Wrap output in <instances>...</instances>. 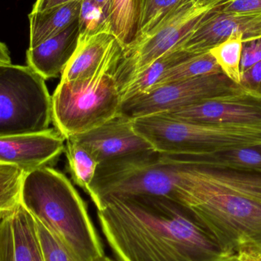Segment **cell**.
Listing matches in <instances>:
<instances>
[{
	"label": "cell",
	"instance_id": "obj_13",
	"mask_svg": "<svg viewBox=\"0 0 261 261\" xmlns=\"http://www.w3.org/2000/svg\"><path fill=\"white\" fill-rule=\"evenodd\" d=\"M65 138L57 129L0 137V162L14 164L25 173L50 167L64 151Z\"/></svg>",
	"mask_w": 261,
	"mask_h": 261
},
{
	"label": "cell",
	"instance_id": "obj_4",
	"mask_svg": "<svg viewBox=\"0 0 261 261\" xmlns=\"http://www.w3.org/2000/svg\"><path fill=\"white\" fill-rule=\"evenodd\" d=\"M134 128L162 154L202 155L261 144V126L186 122L163 114L132 119Z\"/></svg>",
	"mask_w": 261,
	"mask_h": 261
},
{
	"label": "cell",
	"instance_id": "obj_15",
	"mask_svg": "<svg viewBox=\"0 0 261 261\" xmlns=\"http://www.w3.org/2000/svg\"><path fill=\"white\" fill-rule=\"evenodd\" d=\"M0 261H44L35 218L21 203L0 224Z\"/></svg>",
	"mask_w": 261,
	"mask_h": 261
},
{
	"label": "cell",
	"instance_id": "obj_28",
	"mask_svg": "<svg viewBox=\"0 0 261 261\" xmlns=\"http://www.w3.org/2000/svg\"><path fill=\"white\" fill-rule=\"evenodd\" d=\"M261 61V37L247 40L242 43L241 73L246 71Z\"/></svg>",
	"mask_w": 261,
	"mask_h": 261
},
{
	"label": "cell",
	"instance_id": "obj_1",
	"mask_svg": "<svg viewBox=\"0 0 261 261\" xmlns=\"http://www.w3.org/2000/svg\"><path fill=\"white\" fill-rule=\"evenodd\" d=\"M97 213L119 261L234 259L193 210L169 198L110 197L102 201Z\"/></svg>",
	"mask_w": 261,
	"mask_h": 261
},
{
	"label": "cell",
	"instance_id": "obj_23",
	"mask_svg": "<svg viewBox=\"0 0 261 261\" xmlns=\"http://www.w3.org/2000/svg\"><path fill=\"white\" fill-rule=\"evenodd\" d=\"M219 73L222 70L210 52L193 55L172 67L158 86Z\"/></svg>",
	"mask_w": 261,
	"mask_h": 261
},
{
	"label": "cell",
	"instance_id": "obj_24",
	"mask_svg": "<svg viewBox=\"0 0 261 261\" xmlns=\"http://www.w3.org/2000/svg\"><path fill=\"white\" fill-rule=\"evenodd\" d=\"M242 43V35H233L210 50L222 73L239 85L241 83Z\"/></svg>",
	"mask_w": 261,
	"mask_h": 261
},
{
	"label": "cell",
	"instance_id": "obj_12",
	"mask_svg": "<svg viewBox=\"0 0 261 261\" xmlns=\"http://www.w3.org/2000/svg\"><path fill=\"white\" fill-rule=\"evenodd\" d=\"M223 4L203 18L179 49L199 55L233 35H242L243 41L261 37V14L227 13L221 11Z\"/></svg>",
	"mask_w": 261,
	"mask_h": 261
},
{
	"label": "cell",
	"instance_id": "obj_19",
	"mask_svg": "<svg viewBox=\"0 0 261 261\" xmlns=\"http://www.w3.org/2000/svg\"><path fill=\"white\" fill-rule=\"evenodd\" d=\"M193 55L194 54L189 53L182 49H176L158 58L147 68L137 75L121 91L122 102L156 87L172 67Z\"/></svg>",
	"mask_w": 261,
	"mask_h": 261
},
{
	"label": "cell",
	"instance_id": "obj_9",
	"mask_svg": "<svg viewBox=\"0 0 261 261\" xmlns=\"http://www.w3.org/2000/svg\"><path fill=\"white\" fill-rule=\"evenodd\" d=\"M242 90L223 73L161 84L123 101L120 114L132 119L161 114Z\"/></svg>",
	"mask_w": 261,
	"mask_h": 261
},
{
	"label": "cell",
	"instance_id": "obj_36",
	"mask_svg": "<svg viewBox=\"0 0 261 261\" xmlns=\"http://www.w3.org/2000/svg\"><path fill=\"white\" fill-rule=\"evenodd\" d=\"M236 259H237V258L231 259V260H230L228 261H236Z\"/></svg>",
	"mask_w": 261,
	"mask_h": 261
},
{
	"label": "cell",
	"instance_id": "obj_30",
	"mask_svg": "<svg viewBox=\"0 0 261 261\" xmlns=\"http://www.w3.org/2000/svg\"><path fill=\"white\" fill-rule=\"evenodd\" d=\"M240 86L247 91L261 96V61L241 73Z\"/></svg>",
	"mask_w": 261,
	"mask_h": 261
},
{
	"label": "cell",
	"instance_id": "obj_10",
	"mask_svg": "<svg viewBox=\"0 0 261 261\" xmlns=\"http://www.w3.org/2000/svg\"><path fill=\"white\" fill-rule=\"evenodd\" d=\"M161 114L196 123L260 127L261 96L242 90Z\"/></svg>",
	"mask_w": 261,
	"mask_h": 261
},
{
	"label": "cell",
	"instance_id": "obj_33",
	"mask_svg": "<svg viewBox=\"0 0 261 261\" xmlns=\"http://www.w3.org/2000/svg\"><path fill=\"white\" fill-rule=\"evenodd\" d=\"M105 12L110 20V1L111 0H93Z\"/></svg>",
	"mask_w": 261,
	"mask_h": 261
},
{
	"label": "cell",
	"instance_id": "obj_31",
	"mask_svg": "<svg viewBox=\"0 0 261 261\" xmlns=\"http://www.w3.org/2000/svg\"><path fill=\"white\" fill-rule=\"evenodd\" d=\"M76 1H80V0H36L32 12H44V11Z\"/></svg>",
	"mask_w": 261,
	"mask_h": 261
},
{
	"label": "cell",
	"instance_id": "obj_20",
	"mask_svg": "<svg viewBox=\"0 0 261 261\" xmlns=\"http://www.w3.org/2000/svg\"><path fill=\"white\" fill-rule=\"evenodd\" d=\"M141 5V0L110 1V29L124 50L129 48L136 41Z\"/></svg>",
	"mask_w": 261,
	"mask_h": 261
},
{
	"label": "cell",
	"instance_id": "obj_26",
	"mask_svg": "<svg viewBox=\"0 0 261 261\" xmlns=\"http://www.w3.org/2000/svg\"><path fill=\"white\" fill-rule=\"evenodd\" d=\"M78 24L80 35H93L102 32H111L108 17L93 0H82Z\"/></svg>",
	"mask_w": 261,
	"mask_h": 261
},
{
	"label": "cell",
	"instance_id": "obj_17",
	"mask_svg": "<svg viewBox=\"0 0 261 261\" xmlns=\"http://www.w3.org/2000/svg\"><path fill=\"white\" fill-rule=\"evenodd\" d=\"M163 155L175 164L208 166L261 173V144L206 154Z\"/></svg>",
	"mask_w": 261,
	"mask_h": 261
},
{
	"label": "cell",
	"instance_id": "obj_25",
	"mask_svg": "<svg viewBox=\"0 0 261 261\" xmlns=\"http://www.w3.org/2000/svg\"><path fill=\"white\" fill-rule=\"evenodd\" d=\"M25 172L18 166L0 162V210L10 212L20 203Z\"/></svg>",
	"mask_w": 261,
	"mask_h": 261
},
{
	"label": "cell",
	"instance_id": "obj_2",
	"mask_svg": "<svg viewBox=\"0 0 261 261\" xmlns=\"http://www.w3.org/2000/svg\"><path fill=\"white\" fill-rule=\"evenodd\" d=\"M179 200L233 258L261 253V173L180 164Z\"/></svg>",
	"mask_w": 261,
	"mask_h": 261
},
{
	"label": "cell",
	"instance_id": "obj_29",
	"mask_svg": "<svg viewBox=\"0 0 261 261\" xmlns=\"http://www.w3.org/2000/svg\"><path fill=\"white\" fill-rule=\"evenodd\" d=\"M221 11L227 13L261 14V0H227Z\"/></svg>",
	"mask_w": 261,
	"mask_h": 261
},
{
	"label": "cell",
	"instance_id": "obj_8",
	"mask_svg": "<svg viewBox=\"0 0 261 261\" xmlns=\"http://www.w3.org/2000/svg\"><path fill=\"white\" fill-rule=\"evenodd\" d=\"M226 0H189L141 42L124 50L114 72L122 91L140 73L168 52L179 49L198 24Z\"/></svg>",
	"mask_w": 261,
	"mask_h": 261
},
{
	"label": "cell",
	"instance_id": "obj_34",
	"mask_svg": "<svg viewBox=\"0 0 261 261\" xmlns=\"http://www.w3.org/2000/svg\"><path fill=\"white\" fill-rule=\"evenodd\" d=\"M93 261H114L112 260L110 257H107V256L103 255L102 257H99V258L96 259Z\"/></svg>",
	"mask_w": 261,
	"mask_h": 261
},
{
	"label": "cell",
	"instance_id": "obj_37",
	"mask_svg": "<svg viewBox=\"0 0 261 261\" xmlns=\"http://www.w3.org/2000/svg\"><path fill=\"white\" fill-rule=\"evenodd\" d=\"M236 261H241L239 258L236 259Z\"/></svg>",
	"mask_w": 261,
	"mask_h": 261
},
{
	"label": "cell",
	"instance_id": "obj_22",
	"mask_svg": "<svg viewBox=\"0 0 261 261\" xmlns=\"http://www.w3.org/2000/svg\"><path fill=\"white\" fill-rule=\"evenodd\" d=\"M188 1L189 0H141L138 36L136 41L129 48L141 42L167 17L176 12Z\"/></svg>",
	"mask_w": 261,
	"mask_h": 261
},
{
	"label": "cell",
	"instance_id": "obj_11",
	"mask_svg": "<svg viewBox=\"0 0 261 261\" xmlns=\"http://www.w3.org/2000/svg\"><path fill=\"white\" fill-rule=\"evenodd\" d=\"M123 54V47L111 32L80 35L77 47L61 74V82L81 87L105 75H114Z\"/></svg>",
	"mask_w": 261,
	"mask_h": 261
},
{
	"label": "cell",
	"instance_id": "obj_6",
	"mask_svg": "<svg viewBox=\"0 0 261 261\" xmlns=\"http://www.w3.org/2000/svg\"><path fill=\"white\" fill-rule=\"evenodd\" d=\"M51 96L28 66L0 63V137L49 129Z\"/></svg>",
	"mask_w": 261,
	"mask_h": 261
},
{
	"label": "cell",
	"instance_id": "obj_35",
	"mask_svg": "<svg viewBox=\"0 0 261 261\" xmlns=\"http://www.w3.org/2000/svg\"><path fill=\"white\" fill-rule=\"evenodd\" d=\"M8 213H9V212L2 211V210H0V224H1L2 221H3V219H4L5 216H6Z\"/></svg>",
	"mask_w": 261,
	"mask_h": 261
},
{
	"label": "cell",
	"instance_id": "obj_32",
	"mask_svg": "<svg viewBox=\"0 0 261 261\" xmlns=\"http://www.w3.org/2000/svg\"><path fill=\"white\" fill-rule=\"evenodd\" d=\"M0 63L12 64L9 49L4 43L0 41Z\"/></svg>",
	"mask_w": 261,
	"mask_h": 261
},
{
	"label": "cell",
	"instance_id": "obj_27",
	"mask_svg": "<svg viewBox=\"0 0 261 261\" xmlns=\"http://www.w3.org/2000/svg\"><path fill=\"white\" fill-rule=\"evenodd\" d=\"M35 222L44 261H76L55 234L39 221Z\"/></svg>",
	"mask_w": 261,
	"mask_h": 261
},
{
	"label": "cell",
	"instance_id": "obj_5",
	"mask_svg": "<svg viewBox=\"0 0 261 261\" xmlns=\"http://www.w3.org/2000/svg\"><path fill=\"white\" fill-rule=\"evenodd\" d=\"M180 169L154 150L106 161L98 166L89 196L97 208L110 197L164 196L179 202Z\"/></svg>",
	"mask_w": 261,
	"mask_h": 261
},
{
	"label": "cell",
	"instance_id": "obj_21",
	"mask_svg": "<svg viewBox=\"0 0 261 261\" xmlns=\"http://www.w3.org/2000/svg\"><path fill=\"white\" fill-rule=\"evenodd\" d=\"M65 142L64 151L72 179L75 184L90 195L99 163L74 136L66 138Z\"/></svg>",
	"mask_w": 261,
	"mask_h": 261
},
{
	"label": "cell",
	"instance_id": "obj_18",
	"mask_svg": "<svg viewBox=\"0 0 261 261\" xmlns=\"http://www.w3.org/2000/svg\"><path fill=\"white\" fill-rule=\"evenodd\" d=\"M81 3L80 0L44 12H31L29 48L61 33L78 20Z\"/></svg>",
	"mask_w": 261,
	"mask_h": 261
},
{
	"label": "cell",
	"instance_id": "obj_16",
	"mask_svg": "<svg viewBox=\"0 0 261 261\" xmlns=\"http://www.w3.org/2000/svg\"><path fill=\"white\" fill-rule=\"evenodd\" d=\"M80 37L78 20L61 33L45 40L26 52L28 67L44 81L61 76L73 56Z\"/></svg>",
	"mask_w": 261,
	"mask_h": 261
},
{
	"label": "cell",
	"instance_id": "obj_3",
	"mask_svg": "<svg viewBox=\"0 0 261 261\" xmlns=\"http://www.w3.org/2000/svg\"><path fill=\"white\" fill-rule=\"evenodd\" d=\"M20 203L76 261H93L105 255L87 205L64 173L51 167L26 173Z\"/></svg>",
	"mask_w": 261,
	"mask_h": 261
},
{
	"label": "cell",
	"instance_id": "obj_14",
	"mask_svg": "<svg viewBox=\"0 0 261 261\" xmlns=\"http://www.w3.org/2000/svg\"><path fill=\"white\" fill-rule=\"evenodd\" d=\"M74 137L99 164L153 150L151 144L134 128L132 119L121 114L95 129Z\"/></svg>",
	"mask_w": 261,
	"mask_h": 261
},
{
	"label": "cell",
	"instance_id": "obj_7",
	"mask_svg": "<svg viewBox=\"0 0 261 261\" xmlns=\"http://www.w3.org/2000/svg\"><path fill=\"white\" fill-rule=\"evenodd\" d=\"M122 102L112 73L81 87L60 82L51 96L52 122L65 139L83 135L120 114Z\"/></svg>",
	"mask_w": 261,
	"mask_h": 261
}]
</instances>
